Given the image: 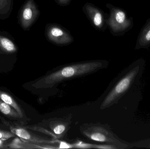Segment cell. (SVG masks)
<instances>
[{"label": "cell", "mask_w": 150, "mask_h": 149, "mask_svg": "<svg viewBox=\"0 0 150 149\" xmlns=\"http://www.w3.org/2000/svg\"><path fill=\"white\" fill-rule=\"evenodd\" d=\"M107 65L105 60H92L71 64L43 77L32 85L37 89L52 88L60 82L88 75L102 69Z\"/></svg>", "instance_id": "6da1fadb"}, {"label": "cell", "mask_w": 150, "mask_h": 149, "mask_svg": "<svg viewBox=\"0 0 150 149\" xmlns=\"http://www.w3.org/2000/svg\"><path fill=\"white\" fill-rule=\"evenodd\" d=\"M106 6L109 10L107 24L111 34L115 36L123 34L131 25L125 11L110 3H107Z\"/></svg>", "instance_id": "7a4b0ae2"}, {"label": "cell", "mask_w": 150, "mask_h": 149, "mask_svg": "<svg viewBox=\"0 0 150 149\" xmlns=\"http://www.w3.org/2000/svg\"><path fill=\"white\" fill-rule=\"evenodd\" d=\"M45 35L48 42L58 46L69 45L74 41L70 31L59 24H47L45 28Z\"/></svg>", "instance_id": "3957f363"}, {"label": "cell", "mask_w": 150, "mask_h": 149, "mask_svg": "<svg viewBox=\"0 0 150 149\" xmlns=\"http://www.w3.org/2000/svg\"><path fill=\"white\" fill-rule=\"evenodd\" d=\"M40 10L34 0H26L18 10V22L24 31H29L38 19Z\"/></svg>", "instance_id": "277c9868"}, {"label": "cell", "mask_w": 150, "mask_h": 149, "mask_svg": "<svg viewBox=\"0 0 150 149\" xmlns=\"http://www.w3.org/2000/svg\"><path fill=\"white\" fill-rule=\"evenodd\" d=\"M82 10L95 29L102 32L106 30L108 28V14L91 2L86 3L82 8Z\"/></svg>", "instance_id": "5b68a950"}, {"label": "cell", "mask_w": 150, "mask_h": 149, "mask_svg": "<svg viewBox=\"0 0 150 149\" xmlns=\"http://www.w3.org/2000/svg\"><path fill=\"white\" fill-rule=\"evenodd\" d=\"M135 74V71H133L120 80L104 99L100 106V109L107 108L114 104L129 88Z\"/></svg>", "instance_id": "8992f818"}, {"label": "cell", "mask_w": 150, "mask_h": 149, "mask_svg": "<svg viewBox=\"0 0 150 149\" xmlns=\"http://www.w3.org/2000/svg\"><path fill=\"white\" fill-rule=\"evenodd\" d=\"M81 131L83 135L90 140L101 143H111L113 140L110 132L103 126L90 125L83 127Z\"/></svg>", "instance_id": "52a82bcc"}, {"label": "cell", "mask_w": 150, "mask_h": 149, "mask_svg": "<svg viewBox=\"0 0 150 149\" xmlns=\"http://www.w3.org/2000/svg\"><path fill=\"white\" fill-rule=\"evenodd\" d=\"M9 126L11 131L23 141L42 146L44 144H54L55 143L54 142L45 140L43 137L34 134L31 132H29L27 130V129L23 127L18 125H10Z\"/></svg>", "instance_id": "ba28073f"}, {"label": "cell", "mask_w": 150, "mask_h": 149, "mask_svg": "<svg viewBox=\"0 0 150 149\" xmlns=\"http://www.w3.org/2000/svg\"><path fill=\"white\" fill-rule=\"evenodd\" d=\"M0 50L6 53H14L18 50L15 43L11 39L0 35Z\"/></svg>", "instance_id": "9c48e42d"}, {"label": "cell", "mask_w": 150, "mask_h": 149, "mask_svg": "<svg viewBox=\"0 0 150 149\" xmlns=\"http://www.w3.org/2000/svg\"><path fill=\"white\" fill-rule=\"evenodd\" d=\"M0 99L14 108L18 114L20 118H23L24 114L23 109L11 96L7 93L0 90Z\"/></svg>", "instance_id": "30bf717a"}, {"label": "cell", "mask_w": 150, "mask_h": 149, "mask_svg": "<svg viewBox=\"0 0 150 149\" xmlns=\"http://www.w3.org/2000/svg\"><path fill=\"white\" fill-rule=\"evenodd\" d=\"M14 6V0H0V20L9 17Z\"/></svg>", "instance_id": "8fae6325"}, {"label": "cell", "mask_w": 150, "mask_h": 149, "mask_svg": "<svg viewBox=\"0 0 150 149\" xmlns=\"http://www.w3.org/2000/svg\"><path fill=\"white\" fill-rule=\"evenodd\" d=\"M0 112L8 117L15 120L21 119L18 114L14 108L1 99H0Z\"/></svg>", "instance_id": "7c38bea8"}, {"label": "cell", "mask_w": 150, "mask_h": 149, "mask_svg": "<svg viewBox=\"0 0 150 149\" xmlns=\"http://www.w3.org/2000/svg\"><path fill=\"white\" fill-rule=\"evenodd\" d=\"M138 41L141 46H145L150 44V22L144 27Z\"/></svg>", "instance_id": "4fadbf2b"}, {"label": "cell", "mask_w": 150, "mask_h": 149, "mask_svg": "<svg viewBox=\"0 0 150 149\" xmlns=\"http://www.w3.org/2000/svg\"><path fill=\"white\" fill-rule=\"evenodd\" d=\"M66 123L59 122L53 128V131L56 135H61L65 132L67 129V125Z\"/></svg>", "instance_id": "5bb4252c"}, {"label": "cell", "mask_w": 150, "mask_h": 149, "mask_svg": "<svg viewBox=\"0 0 150 149\" xmlns=\"http://www.w3.org/2000/svg\"><path fill=\"white\" fill-rule=\"evenodd\" d=\"M15 136V135L11 131H6L0 129V139L6 141Z\"/></svg>", "instance_id": "9a60e30c"}, {"label": "cell", "mask_w": 150, "mask_h": 149, "mask_svg": "<svg viewBox=\"0 0 150 149\" xmlns=\"http://www.w3.org/2000/svg\"><path fill=\"white\" fill-rule=\"evenodd\" d=\"M54 1L58 5L65 7L69 5L72 0H54Z\"/></svg>", "instance_id": "2e32d148"}, {"label": "cell", "mask_w": 150, "mask_h": 149, "mask_svg": "<svg viewBox=\"0 0 150 149\" xmlns=\"http://www.w3.org/2000/svg\"><path fill=\"white\" fill-rule=\"evenodd\" d=\"M5 141L0 139V149H8V144L5 143Z\"/></svg>", "instance_id": "e0dca14e"}, {"label": "cell", "mask_w": 150, "mask_h": 149, "mask_svg": "<svg viewBox=\"0 0 150 149\" xmlns=\"http://www.w3.org/2000/svg\"><path fill=\"white\" fill-rule=\"evenodd\" d=\"M94 148L101 149H113L115 148L113 147L112 145H103V146L100 145V146H97L96 147H94Z\"/></svg>", "instance_id": "ac0fdd59"}, {"label": "cell", "mask_w": 150, "mask_h": 149, "mask_svg": "<svg viewBox=\"0 0 150 149\" xmlns=\"http://www.w3.org/2000/svg\"><path fill=\"white\" fill-rule=\"evenodd\" d=\"M0 120H1V121L2 122L3 124H4V125H6L7 126H9L10 123L8 122L7 121V120H5L4 118L3 117H2L1 115H0Z\"/></svg>", "instance_id": "d6986e66"}, {"label": "cell", "mask_w": 150, "mask_h": 149, "mask_svg": "<svg viewBox=\"0 0 150 149\" xmlns=\"http://www.w3.org/2000/svg\"><path fill=\"white\" fill-rule=\"evenodd\" d=\"M0 126H1V123H0Z\"/></svg>", "instance_id": "ffe728a7"}]
</instances>
